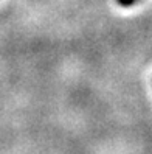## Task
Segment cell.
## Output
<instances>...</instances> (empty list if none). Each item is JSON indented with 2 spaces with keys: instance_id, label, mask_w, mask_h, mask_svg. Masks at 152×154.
Here are the masks:
<instances>
[{
  "instance_id": "cell-1",
  "label": "cell",
  "mask_w": 152,
  "mask_h": 154,
  "mask_svg": "<svg viewBox=\"0 0 152 154\" xmlns=\"http://www.w3.org/2000/svg\"><path fill=\"white\" fill-rule=\"evenodd\" d=\"M117 2H118L121 6H132V5H135L138 0H117Z\"/></svg>"
}]
</instances>
